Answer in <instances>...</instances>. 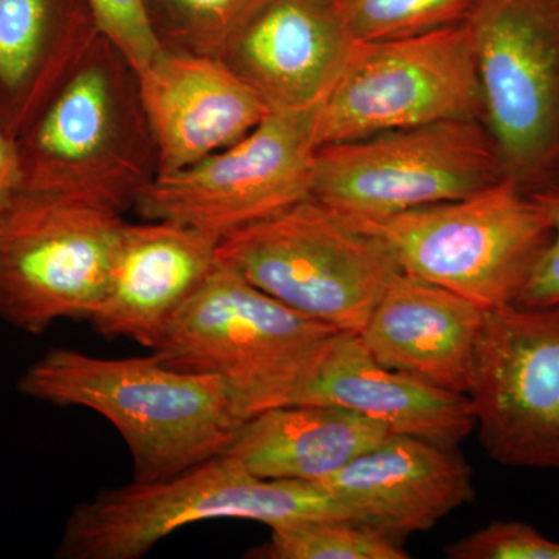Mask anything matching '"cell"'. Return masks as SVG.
Masks as SVG:
<instances>
[{
  "mask_svg": "<svg viewBox=\"0 0 559 559\" xmlns=\"http://www.w3.org/2000/svg\"><path fill=\"white\" fill-rule=\"evenodd\" d=\"M270 0H143L160 49L221 58Z\"/></svg>",
  "mask_w": 559,
  "mask_h": 559,
  "instance_id": "cell-21",
  "label": "cell"
},
{
  "mask_svg": "<svg viewBox=\"0 0 559 559\" xmlns=\"http://www.w3.org/2000/svg\"><path fill=\"white\" fill-rule=\"evenodd\" d=\"M468 396L489 457L559 471V305L485 312Z\"/></svg>",
  "mask_w": 559,
  "mask_h": 559,
  "instance_id": "cell-12",
  "label": "cell"
},
{
  "mask_svg": "<svg viewBox=\"0 0 559 559\" xmlns=\"http://www.w3.org/2000/svg\"><path fill=\"white\" fill-rule=\"evenodd\" d=\"M485 312L459 294L401 272L358 334L382 366L468 395Z\"/></svg>",
  "mask_w": 559,
  "mask_h": 559,
  "instance_id": "cell-18",
  "label": "cell"
},
{
  "mask_svg": "<svg viewBox=\"0 0 559 559\" xmlns=\"http://www.w3.org/2000/svg\"><path fill=\"white\" fill-rule=\"evenodd\" d=\"M138 80L157 178L227 148L270 114L221 58L160 49Z\"/></svg>",
  "mask_w": 559,
  "mask_h": 559,
  "instance_id": "cell-13",
  "label": "cell"
},
{
  "mask_svg": "<svg viewBox=\"0 0 559 559\" xmlns=\"http://www.w3.org/2000/svg\"><path fill=\"white\" fill-rule=\"evenodd\" d=\"M102 36L121 51L135 72L160 51L143 0H86Z\"/></svg>",
  "mask_w": 559,
  "mask_h": 559,
  "instance_id": "cell-25",
  "label": "cell"
},
{
  "mask_svg": "<svg viewBox=\"0 0 559 559\" xmlns=\"http://www.w3.org/2000/svg\"><path fill=\"white\" fill-rule=\"evenodd\" d=\"M353 44L336 0H270L221 60L270 112H296L323 102Z\"/></svg>",
  "mask_w": 559,
  "mask_h": 559,
  "instance_id": "cell-14",
  "label": "cell"
},
{
  "mask_svg": "<svg viewBox=\"0 0 559 559\" xmlns=\"http://www.w3.org/2000/svg\"><path fill=\"white\" fill-rule=\"evenodd\" d=\"M318 108L267 114L227 148L154 179L134 210L143 219L173 221L221 241L308 200Z\"/></svg>",
  "mask_w": 559,
  "mask_h": 559,
  "instance_id": "cell-11",
  "label": "cell"
},
{
  "mask_svg": "<svg viewBox=\"0 0 559 559\" xmlns=\"http://www.w3.org/2000/svg\"><path fill=\"white\" fill-rule=\"evenodd\" d=\"M503 176L481 119H450L316 150L311 198L352 219L462 200Z\"/></svg>",
  "mask_w": 559,
  "mask_h": 559,
  "instance_id": "cell-8",
  "label": "cell"
},
{
  "mask_svg": "<svg viewBox=\"0 0 559 559\" xmlns=\"http://www.w3.org/2000/svg\"><path fill=\"white\" fill-rule=\"evenodd\" d=\"M333 326L216 266L150 349L175 369L218 378L246 418L294 401Z\"/></svg>",
  "mask_w": 559,
  "mask_h": 559,
  "instance_id": "cell-4",
  "label": "cell"
},
{
  "mask_svg": "<svg viewBox=\"0 0 559 559\" xmlns=\"http://www.w3.org/2000/svg\"><path fill=\"white\" fill-rule=\"evenodd\" d=\"M466 117L481 119L466 22L409 38L355 40L316 110V145Z\"/></svg>",
  "mask_w": 559,
  "mask_h": 559,
  "instance_id": "cell-10",
  "label": "cell"
},
{
  "mask_svg": "<svg viewBox=\"0 0 559 559\" xmlns=\"http://www.w3.org/2000/svg\"><path fill=\"white\" fill-rule=\"evenodd\" d=\"M216 260L294 311L352 333L401 274L384 241L314 198L227 235Z\"/></svg>",
  "mask_w": 559,
  "mask_h": 559,
  "instance_id": "cell-5",
  "label": "cell"
},
{
  "mask_svg": "<svg viewBox=\"0 0 559 559\" xmlns=\"http://www.w3.org/2000/svg\"><path fill=\"white\" fill-rule=\"evenodd\" d=\"M348 219L384 241L403 274L485 310L516 304L551 240L546 212L509 178L462 200Z\"/></svg>",
  "mask_w": 559,
  "mask_h": 559,
  "instance_id": "cell-6",
  "label": "cell"
},
{
  "mask_svg": "<svg viewBox=\"0 0 559 559\" xmlns=\"http://www.w3.org/2000/svg\"><path fill=\"white\" fill-rule=\"evenodd\" d=\"M100 36L86 0H0V123L16 140Z\"/></svg>",
  "mask_w": 559,
  "mask_h": 559,
  "instance_id": "cell-19",
  "label": "cell"
},
{
  "mask_svg": "<svg viewBox=\"0 0 559 559\" xmlns=\"http://www.w3.org/2000/svg\"><path fill=\"white\" fill-rule=\"evenodd\" d=\"M255 559H407L401 540L353 520H314L272 528L246 555Z\"/></svg>",
  "mask_w": 559,
  "mask_h": 559,
  "instance_id": "cell-22",
  "label": "cell"
},
{
  "mask_svg": "<svg viewBox=\"0 0 559 559\" xmlns=\"http://www.w3.org/2000/svg\"><path fill=\"white\" fill-rule=\"evenodd\" d=\"M550 221L551 240L527 285L518 297L521 307H557L559 305V165L549 178L528 191Z\"/></svg>",
  "mask_w": 559,
  "mask_h": 559,
  "instance_id": "cell-26",
  "label": "cell"
},
{
  "mask_svg": "<svg viewBox=\"0 0 559 559\" xmlns=\"http://www.w3.org/2000/svg\"><path fill=\"white\" fill-rule=\"evenodd\" d=\"M218 245L213 235L173 221H127L92 329L105 340L153 349L216 266Z\"/></svg>",
  "mask_w": 559,
  "mask_h": 559,
  "instance_id": "cell-15",
  "label": "cell"
},
{
  "mask_svg": "<svg viewBox=\"0 0 559 559\" xmlns=\"http://www.w3.org/2000/svg\"><path fill=\"white\" fill-rule=\"evenodd\" d=\"M17 389L40 403L108 419L130 451L132 480L143 484L223 455L248 419L218 378L175 369L153 353L100 358L51 348L25 369Z\"/></svg>",
  "mask_w": 559,
  "mask_h": 559,
  "instance_id": "cell-1",
  "label": "cell"
},
{
  "mask_svg": "<svg viewBox=\"0 0 559 559\" xmlns=\"http://www.w3.org/2000/svg\"><path fill=\"white\" fill-rule=\"evenodd\" d=\"M114 210L24 189L0 202V319L39 336L97 310L121 229Z\"/></svg>",
  "mask_w": 559,
  "mask_h": 559,
  "instance_id": "cell-7",
  "label": "cell"
},
{
  "mask_svg": "<svg viewBox=\"0 0 559 559\" xmlns=\"http://www.w3.org/2000/svg\"><path fill=\"white\" fill-rule=\"evenodd\" d=\"M477 0H336L355 40L409 38L463 24Z\"/></svg>",
  "mask_w": 559,
  "mask_h": 559,
  "instance_id": "cell-23",
  "label": "cell"
},
{
  "mask_svg": "<svg viewBox=\"0 0 559 559\" xmlns=\"http://www.w3.org/2000/svg\"><path fill=\"white\" fill-rule=\"evenodd\" d=\"M215 520L255 521L272 530L352 516L320 484L260 479L218 455L171 479L132 480L79 503L55 557L139 559L178 530Z\"/></svg>",
  "mask_w": 559,
  "mask_h": 559,
  "instance_id": "cell-3",
  "label": "cell"
},
{
  "mask_svg": "<svg viewBox=\"0 0 559 559\" xmlns=\"http://www.w3.org/2000/svg\"><path fill=\"white\" fill-rule=\"evenodd\" d=\"M320 485L352 520L396 540L429 532L476 492L459 447L409 436L389 437Z\"/></svg>",
  "mask_w": 559,
  "mask_h": 559,
  "instance_id": "cell-16",
  "label": "cell"
},
{
  "mask_svg": "<svg viewBox=\"0 0 559 559\" xmlns=\"http://www.w3.org/2000/svg\"><path fill=\"white\" fill-rule=\"evenodd\" d=\"M392 436L345 407L290 403L246 419L223 455L260 479L320 484Z\"/></svg>",
  "mask_w": 559,
  "mask_h": 559,
  "instance_id": "cell-20",
  "label": "cell"
},
{
  "mask_svg": "<svg viewBox=\"0 0 559 559\" xmlns=\"http://www.w3.org/2000/svg\"><path fill=\"white\" fill-rule=\"evenodd\" d=\"M450 559H559V543L524 522L495 521L444 547Z\"/></svg>",
  "mask_w": 559,
  "mask_h": 559,
  "instance_id": "cell-24",
  "label": "cell"
},
{
  "mask_svg": "<svg viewBox=\"0 0 559 559\" xmlns=\"http://www.w3.org/2000/svg\"><path fill=\"white\" fill-rule=\"evenodd\" d=\"M293 403L345 407L395 436L417 437L443 447H459L476 430V415L466 393L382 366L352 331H336L322 345Z\"/></svg>",
  "mask_w": 559,
  "mask_h": 559,
  "instance_id": "cell-17",
  "label": "cell"
},
{
  "mask_svg": "<svg viewBox=\"0 0 559 559\" xmlns=\"http://www.w3.org/2000/svg\"><path fill=\"white\" fill-rule=\"evenodd\" d=\"M22 183L21 157L16 140L0 123V202Z\"/></svg>",
  "mask_w": 559,
  "mask_h": 559,
  "instance_id": "cell-27",
  "label": "cell"
},
{
  "mask_svg": "<svg viewBox=\"0 0 559 559\" xmlns=\"http://www.w3.org/2000/svg\"><path fill=\"white\" fill-rule=\"evenodd\" d=\"M16 143L21 187L121 215L157 178L138 72L102 35Z\"/></svg>",
  "mask_w": 559,
  "mask_h": 559,
  "instance_id": "cell-2",
  "label": "cell"
},
{
  "mask_svg": "<svg viewBox=\"0 0 559 559\" xmlns=\"http://www.w3.org/2000/svg\"><path fill=\"white\" fill-rule=\"evenodd\" d=\"M466 27L503 176L538 189L559 165V0H477Z\"/></svg>",
  "mask_w": 559,
  "mask_h": 559,
  "instance_id": "cell-9",
  "label": "cell"
}]
</instances>
